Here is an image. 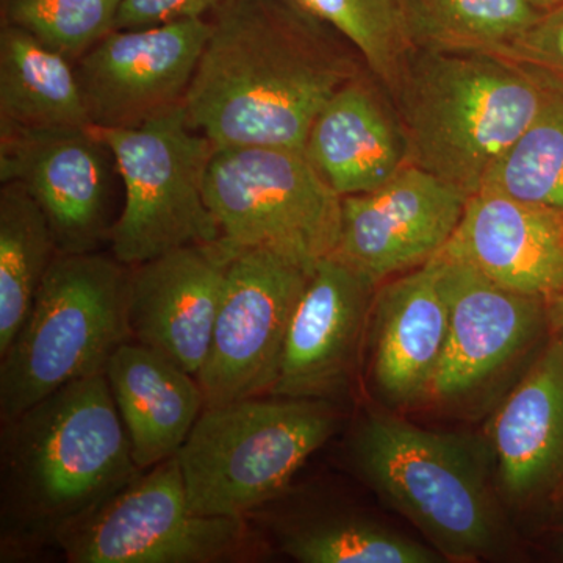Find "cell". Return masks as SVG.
<instances>
[{
	"instance_id": "cell-1",
	"label": "cell",
	"mask_w": 563,
	"mask_h": 563,
	"mask_svg": "<svg viewBox=\"0 0 563 563\" xmlns=\"http://www.w3.org/2000/svg\"><path fill=\"white\" fill-rule=\"evenodd\" d=\"M184 109L214 146L303 151L314 118L365 73L354 47L291 0H225Z\"/></svg>"
},
{
	"instance_id": "cell-2",
	"label": "cell",
	"mask_w": 563,
	"mask_h": 563,
	"mask_svg": "<svg viewBox=\"0 0 563 563\" xmlns=\"http://www.w3.org/2000/svg\"><path fill=\"white\" fill-rule=\"evenodd\" d=\"M0 437V536L10 550L58 543L140 476L106 374L52 393Z\"/></svg>"
},
{
	"instance_id": "cell-3",
	"label": "cell",
	"mask_w": 563,
	"mask_h": 563,
	"mask_svg": "<svg viewBox=\"0 0 563 563\" xmlns=\"http://www.w3.org/2000/svg\"><path fill=\"white\" fill-rule=\"evenodd\" d=\"M553 74L483 52H410L388 92L409 163L472 196L542 110Z\"/></svg>"
},
{
	"instance_id": "cell-4",
	"label": "cell",
	"mask_w": 563,
	"mask_h": 563,
	"mask_svg": "<svg viewBox=\"0 0 563 563\" xmlns=\"http://www.w3.org/2000/svg\"><path fill=\"white\" fill-rule=\"evenodd\" d=\"M365 483L442 558L474 562L506 539L483 453L470 439L372 413L352 443Z\"/></svg>"
},
{
	"instance_id": "cell-5",
	"label": "cell",
	"mask_w": 563,
	"mask_h": 563,
	"mask_svg": "<svg viewBox=\"0 0 563 563\" xmlns=\"http://www.w3.org/2000/svg\"><path fill=\"white\" fill-rule=\"evenodd\" d=\"M131 266L101 251L58 254L31 312L0 355V420L10 421L70 383L106 372L131 342Z\"/></svg>"
},
{
	"instance_id": "cell-6",
	"label": "cell",
	"mask_w": 563,
	"mask_h": 563,
	"mask_svg": "<svg viewBox=\"0 0 563 563\" xmlns=\"http://www.w3.org/2000/svg\"><path fill=\"white\" fill-rule=\"evenodd\" d=\"M332 401L273 396L207 406L177 454L195 512L244 518L290 485L335 433Z\"/></svg>"
},
{
	"instance_id": "cell-7",
	"label": "cell",
	"mask_w": 563,
	"mask_h": 563,
	"mask_svg": "<svg viewBox=\"0 0 563 563\" xmlns=\"http://www.w3.org/2000/svg\"><path fill=\"white\" fill-rule=\"evenodd\" d=\"M206 199L232 254L266 250L303 268L331 257L342 225V196L321 179L302 151L217 146Z\"/></svg>"
},
{
	"instance_id": "cell-8",
	"label": "cell",
	"mask_w": 563,
	"mask_h": 563,
	"mask_svg": "<svg viewBox=\"0 0 563 563\" xmlns=\"http://www.w3.org/2000/svg\"><path fill=\"white\" fill-rule=\"evenodd\" d=\"M90 128L110 147L124 192L110 239L118 261L135 266L220 240L206 199L207 169L217 146L191 128L184 106L140 128Z\"/></svg>"
},
{
	"instance_id": "cell-9",
	"label": "cell",
	"mask_w": 563,
	"mask_h": 563,
	"mask_svg": "<svg viewBox=\"0 0 563 563\" xmlns=\"http://www.w3.org/2000/svg\"><path fill=\"white\" fill-rule=\"evenodd\" d=\"M244 518L195 512L176 457L152 466L58 548L70 563H213L246 547Z\"/></svg>"
},
{
	"instance_id": "cell-10",
	"label": "cell",
	"mask_w": 563,
	"mask_h": 563,
	"mask_svg": "<svg viewBox=\"0 0 563 563\" xmlns=\"http://www.w3.org/2000/svg\"><path fill=\"white\" fill-rule=\"evenodd\" d=\"M309 269L266 250L235 252L210 351L196 379L207 406L272 395Z\"/></svg>"
},
{
	"instance_id": "cell-11",
	"label": "cell",
	"mask_w": 563,
	"mask_h": 563,
	"mask_svg": "<svg viewBox=\"0 0 563 563\" xmlns=\"http://www.w3.org/2000/svg\"><path fill=\"white\" fill-rule=\"evenodd\" d=\"M120 179L110 147L88 128H0V181H16L46 214L60 254L110 243Z\"/></svg>"
},
{
	"instance_id": "cell-12",
	"label": "cell",
	"mask_w": 563,
	"mask_h": 563,
	"mask_svg": "<svg viewBox=\"0 0 563 563\" xmlns=\"http://www.w3.org/2000/svg\"><path fill=\"white\" fill-rule=\"evenodd\" d=\"M209 33V18L110 32L74 63L90 124L140 128L184 106Z\"/></svg>"
},
{
	"instance_id": "cell-13",
	"label": "cell",
	"mask_w": 563,
	"mask_h": 563,
	"mask_svg": "<svg viewBox=\"0 0 563 563\" xmlns=\"http://www.w3.org/2000/svg\"><path fill=\"white\" fill-rule=\"evenodd\" d=\"M468 198L407 163L376 190L342 198V225L331 257L379 285L421 268L451 242Z\"/></svg>"
},
{
	"instance_id": "cell-14",
	"label": "cell",
	"mask_w": 563,
	"mask_h": 563,
	"mask_svg": "<svg viewBox=\"0 0 563 563\" xmlns=\"http://www.w3.org/2000/svg\"><path fill=\"white\" fill-rule=\"evenodd\" d=\"M433 261L450 303V331L429 399L459 402L531 346L542 329L544 299L509 290L444 252Z\"/></svg>"
},
{
	"instance_id": "cell-15",
	"label": "cell",
	"mask_w": 563,
	"mask_h": 563,
	"mask_svg": "<svg viewBox=\"0 0 563 563\" xmlns=\"http://www.w3.org/2000/svg\"><path fill=\"white\" fill-rule=\"evenodd\" d=\"M377 287L333 257L314 266L291 314L273 396L332 401L346 390Z\"/></svg>"
},
{
	"instance_id": "cell-16",
	"label": "cell",
	"mask_w": 563,
	"mask_h": 563,
	"mask_svg": "<svg viewBox=\"0 0 563 563\" xmlns=\"http://www.w3.org/2000/svg\"><path fill=\"white\" fill-rule=\"evenodd\" d=\"M233 254L220 242L190 244L131 266L128 321L133 342L198 376Z\"/></svg>"
},
{
	"instance_id": "cell-17",
	"label": "cell",
	"mask_w": 563,
	"mask_h": 563,
	"mask_svg": "<svg viewBox=\"0 0 563 563\" xmlns=\"http://www.w3.org/2000/svg\"><path fill=\"white\" fill-rule=\"evenodd\" d=\"M442 252L509 290L544 301L563 291V213L506 192L470 196Z\"/></svg>"
},
{
	"instance_id": "cell-18",
	"label": "cell",
	"mask_w": 563,
	"mask_h": 563,
	"mask_svg": "<svg viewBox=\"0 0 563 563\" xmlns=\"http://www.w3.org/2000/svg\"><path fill=\"white\" fill-rule=\"evenodd\" d=\"M450 331V303L435 261L377 287L368 340L369 377L387 406L429 399Z\"/></svg>"
},
{
	"instance_id": "cell-19",
	"label": "cell",
	"mask_w": 563,
	"mask_h": 563,
	"mask_svg": "<svg viewBox=\"0 0 563 563\" xmlns=\"http://www.w3.org/2000/svg\"><path fill=\"white\" fill-rule=\"evenodd\" d=\"M302 152L342 198L376 190L409 163L395 103L369 70L322 107Z\"/></svg>"
},
{
	"instance_id": "cell-20",
	"label": "cell",
	"mask_w": 563,
	"mask_h": 563,
	"mask_svg": "<svg viewBox=\"0 0 563 563\" xmlns=\"http://www.w3.org/2000/svg\"><path fill=\"white\" fill-rule=\"evenodd\" d=\"M490 444L504 495L528 503L563 476V339L537 358L493 415Z\"/></svg>"
},
{
	"instance_id": "cell-21",
	"label": "cell",
	"mask_w": 563,
	"mask_h": 563,
	"mask_svg": "<svg viewBox=\"0 0 563 563\" xmlns=\"http://www.w3.org/2000/svg\"><path fill=\"white\" fill-rule=\"evenodd\" d=\"M103 374L141 472L176 457L206 409L198 379L133 340L113 352Z\"/></svg>"
},
{
	"instance_id": "cell-22",
	"label": "cell",
	"mask_w": 563,
	"mask_h": 563,
	"mask_svg": "<svg viewBox=\"0 0 563 563\" xmlns=\"http://www.w3.org/2000/svg\"><path fill=\"white\" fill-rule=\"evenodd\" d=\"M76 65L27 32L0 29V128H88Z\"/></svg>"
},
{
	"instance_id": "cell-23",
	"label": "cell",
	"mask_w": 563,
	"mask_h": 563,
	"mask_svg": "<svg viewBox=\"0 0 563 563\" xmlns=\"http://www.w3.org/2000/svg\"><path fill=\"white\" fill-rule=\"evenodd\" d=\"M417 51L506 55L540 11L529 0H398Z\"/></svg>"
},
{
	"instance_id": "cell-24",
	"label": "cell",
	"mask_w": 563,
	"mask_h": 563,
	"mask_svg": "<svg viewBox=\"0 0 563 563\" xmlns=\"http://www.w3.org/2000/svg\"><path fill=\"white\" fill-rule=\"evenodd\" d=\"M60 254L46 214L16 181L0 190V355L21 331Z\"/></svg>"
},
{
	"instance_id": "cell-25",
	"label": "cell",
	"mask_w": 563,
	"mask_h": 563,
	"mask_svg": "<svg viewBox=\"0 0 563 563\" xmlns=\"http://www.w3.org/2000/svg\"><path fill=\"white\" fill-rule=\"evenodd\" d=\"M483 188L563 213L562 77L553 74L542 110L492 169Z\"/></svg>"
},
{
	"instance_id": "cell-26",
	"label": "cell",
	"mask_w": 563,
	"mask_h": 563,
	"mask_svg": "<svg viewBox=\"0 0 563 563\" xmlns=\"http://www.w3.org/2000/svg\"><path fill=\"white\" fill-rule=\"evenodd\" d=\"M279 547L301 563H437L439 551L374 521L352 517L314 520L279 532Z\"/></svg>"
},
{
	"instance_id": "cell-27",
	"label": "cell",
	"mask_w": 563,
	"mask_h": 563,
	"mask_svg": "<svg viewBox=\"0 0 563 563\" xmlns=\"http://www.w3.org/2000/svg\"><path fill=\"white\" fill-rule=\"evenodd\" d=\"M331 27L361 55L366 69L390 92L413 51L398 0H291Z\"/></svg>"
},
{
	"instance_id": "cell-28",
	"label": "cell",
	"mask_w": 563,
	"mask_h": 563,
	"mask_svg": "<svg viewBox=\"0 0 563 563\" xmlns=\"http://www.w3.org/2000/svg\"><path fill=\"white\" fill-rule=\"evenodd\" d=\"M122 0H3L5 24L20 27L70 62L117 31Z\"/></svg>"
},
{
	"instance_id": "cell-29",
	"label": "cell",
	"mask_w": 563,
	"mask_h": 563,
	"mask_svg": "<svg viewBox=\"0 0 563 563\" xmlns=\"http://www.w3.org/2000/svg\"><path fill=\"white\" fill-rule=\"evenodd\" d=\"M504 57L550 70L563 79V3L540 14Z\"/></svg>"
},
{
	"instance_id": "cell-30",
	"label": "cell",
	"mask_w": 563,
	"mask_h": 563,
	"mask_svg": "<svg viewBox=\"0 0 563 563\" xmlns=\"http://www.w3.org/2000/svg\"><path fill=\"white\" fill-rule=\"evenodd\" d=\"M225 0H122L117 31L146 29L181 20L209 18Z\"/></svg>"
},
{
	"instance_id": "cell-31",
	"label": "cell",
	"mask_w": 563,
	"mask_h": 563,
	"mask_svg": "<svg viewBox=\"0 0 563 563\" xmlns=\"http://www.w3.org/2000/svg\"><path fill=\"white\" fill-rule=\"evenodd\" d=\"M529 3L540 11V13H544V11H550L555 9V7L562 5L563 0H529Z\"/></svg>"
},
{
	"instance_id": "cell-32",
	"label": "cell",
	"mask_w": 563,
	"mask_h": 563,
	"mask_svg": "<svg viewBox=\"0 0 563 563\" xmlns=\"http://www.w3.org/2000/svg\"><path fill=\"white\" fill-rule=\"evenodd\" d=\"M554 301L561 302V309H562V317H563V291L559 292L558 296H554Z\"/></svg>"
},
{
	"instance_id": "cell-33",
	"label": "cell",
	"mask_w": 563,
	"mask_h": 563,
	"mask_svg": "<svg viewBox=\"0 0 563 563\" xmlns=\"http://www.w3.org/2000/svg\"><path fill=\"white\" fill-rule=\"evenodd\" d=\"M558 548H559V553H561V555L563 558V532H562V536L559 537Z\"/></svg>"
}]
</instances>
